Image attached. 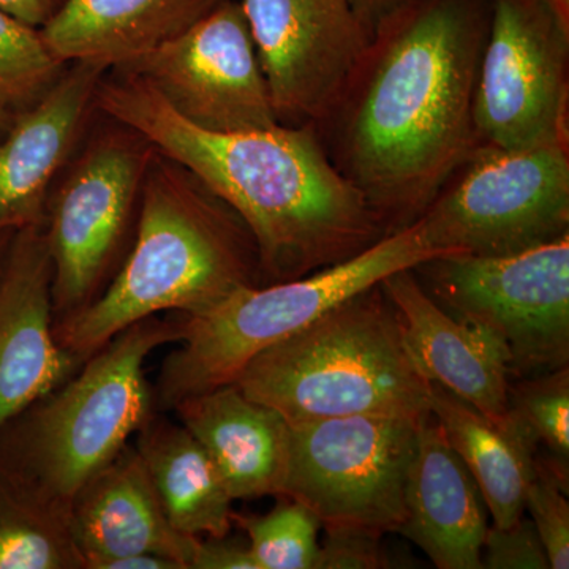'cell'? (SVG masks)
<instances>
[{
	"mask_svg": "<svg viewBox=\"0 0 569 569\" xmlns=\"http://www.w3.org/2000/svg\"><path fill=\"white\" fill-rule=\"evenodd\" d=\"M490 0H406L313 129L385 233L421 219L478 148L475 96Z\"/></svg>",
	"mask_w": 569,
	"mask_h": 569,
	"instance_id": "obj_1",
	"label": "cell"
},
{
	"mask_svg": "<svg viewBox=\"0 0 569 569\" xmlns=\"http://www.w3.org/2000/svg\"><path fill=\"white\" fill-rule=\"evenodd\" d=\"M96 104L244 222L257 247L261 284L342 263L387 236L366 198L331 162L313 126L209 132L129 71L100 81Z\"/></svg>",
	"mask_w": 569,
	"mask_h": 569,
	"instance_id": "obj_2",
	"label": "cell"
},
{
	"mask_svg": "<svg viewBox=\"0 0 569 569\" xmlns=\"http://www.w3.org/2000/svg\"><path fill=\"white\" fill-rule=\"evenodd\" d=\"M258 284L257 247L244 222L179 164L151 157L129 257L102 293L54 323L56 340L84 362L138 321L198 316Z\"/></svg>",
	"mask_w": 569,
	"mask_h": 569,
	"instance_id": "obj_3",
	"label": "cell"
},
{
	"mask_svg": "<svg viewBox=\"0 0 569 569\" xmlns=\"http://www.w3.org/2000/svg\"><path fill=\"white\" fill-rule=\"evenodd\" d=\"M179 340L178 317H151L112 337L50 395L0 427V481L69 512L82 486L156 413L148 356Z\"/></svg>",
	"mask_w": 569,
	"mask_h": 569,
	"instance_id": "obj_4",
	"label": "cell"
},
{
	"mask_svg": "<svg viewBox=\"0 0 569 569\" xmlns=\"http://www.w3.org/2000/svg\"><path fill=\"white\" fill-rule=\"evenodd\" d=\"M234 385L290 426L359 415L422 418L432 391L407 353L381 284L266 348Z\"/></svg>",
	"mask_w": 569,
	"mask_h": 569,
	"instance_id": "obj_5",
	"label": "cell"
},
{
	"mask_svg": "<svg viewBox=\"0 0 569 569\" xmlns=\"http://www.w3.org/2000/svg\"><path fill=\"white\" fill-rule=\"evenodd\" d=\"M447 254L427 244L415 223L301 279L241 288L198 316L174 313L181 347L164 358L152 388L157 411H171L187 397L234 383L266 348L302 331L387 277Z\"/></svg>",
	"mask_w": 569,
	"mask_h": 569,
	"instance_id": "obj_6",
	"label": "cell"
},
{
	"mask_svg": "<svg viewBox=\"0 0 569 569\" xmlns=\"http://www.w3.org/2000/svg\"><path fill=\"white\" fill-rule=\"evenodd\" d=\"M433 249L505 257L569 234V141L479 144L418 220Z\"/></svg>",
	"mask_w": 569,
	"mask_h": 569,
	"instance_id": "obj_7",
	"label": "cell"
},
{
	"mask_svg": "<svg viewBox=\"0 0 569 569\" xmlns=\"http://www.w3.org/2000/svg\"><path fill=\"white\" fill-rule=\"evenodd\" d=\"M413 271L437 305L496 337L509 378L569 366V234L505 257L447 254Z\"/></svg>",
	"mask_w": 569,
	"mask_h": 569,
	"instance_id": "obj_8",
	"label": "cell"
},
{
	"mask_svg": "<svg viewBox=\"0 0 569 569\" xmlns=\"http://www.w3.org/2000/svg\"><path fill=\"white\" fill-rule=\"evenodd\" d=\"M421 419L359 415L290 426L279 497L305 505L323 529L397 533Z\"/></svg>",
	"mask_w": 569,
	"mask_h": 569,
	"instance_id": "obj_9",
	"label": "cell"
},
{
	"mask_svg": "<svg viewBox=\"0 0 569 569\" xmlns=\"http://www.w3.org/2000/svg\"><path fill=\"white\" fill-rule=\"evenodd\" d=\"M473 116L479 144L569 141V28L549 0H490Z\"/></svg>",
	"mask_w": 569,
	"mask_h": 569,
	"instance_id": "obj_10",
	"label": "cell"
},
{
	"mask_svg": "<svg viewBox=\"0 0 569 569\" xmlns=\"http://www.w3.org/2000/svg\"><path fill=\"white\" fill-rule=\"evenodd\" d=\"M149 160L151 146L137 133L107 134L82 152L48 200L43 227L51 253L54 323L102 293Z\"/></svg>",
	"mask_w": 569,
	"mask_h": 569,
	"instance_id": "obj_11",
	"label": "cell"
},
{
	"mask_svg": "<svg viewBox=\"0 0 569 569\" xmlns=\"http://www.w3.org/2000/svg\"><path fill=\"white\" fill-rule=\"evenodd\" d=\"M121 70L151 82L178 114L209 132L280 126L238 0H227L181 36Z\"/></svg>",
	"mask_w": 569,
	"mask_h": 569,
	"instance_id": "obj_12",
	"label": "cell"
},
{
	"mask_svg": "<svg viewBox=\"0 0 569 569\" xmlns=\"http://www.w3.org/2000/svg\"><path fill=\"white\" fill-rule=\"evenodd\" d=\"M280 126H316L369 37L351 0H242Z\"/></svg>",
	"mask_w": 569,
	"mask_h": 569,
	"instance_id": "obj_13",
	"label": "cell"
},
{
	"mask_svg": "<svg viewBox=\"0 0 569 569\" xmlns=\"http://www.w3.org/2000/svg\"><path fill=\"white\" fill-rule=\"evenodd\" d=\"M43 224L13 231L0 260V427L82 365L56 340Z\"/></svg>",
	"mask_w": 569,
	"mask_h": 569,
	"instance_id": "obj_14",
	"label": "cell"
},
{
	"mask_svg": "<svg viewBox=\"0 0 569 569\" xmlns=\"http://www.w3.org/2000/svg\"><path fill=\"white\" fill-rule=\"evenodd\" d=\"M71 66L0 137V234L44 223L52 181L96 104L104 70Z\"/></svg>",
	"mask_w": 569,
	"mask_h": 569,
	"instance_id": "obj_15",
	"label": "cell"
},
{
	"mask_svg": "<svg viewBox=\"0 0 569 569\" xmlns=\"http://www.w3.org/2000/svg\"><path fill=\"white\" fill-rule=\"evenodd\" d=\"M413 269H402L380 284L395 306L407 353L418 372L486 417H503L511 381L503 347L486 329L437 305Z\"/></svg>",
	"mask_w": 569,
	"mask_h": 569,
	"instance_id": "obj_16",
	"label": "cell"
},
{
	"mask_svg": "<svg viewBox=\"0 0 569 569\" xmlns=\"http://www.w3.org/2000/svg\"><path fill=\"white\" fill-rule=\"evenodd\" d=\"M406 509V522L397 533L425 550L438 569L482 568L488 507L432 411L419 422Z\"/></svg>",
	"mask_w": 569,
	"mask_h": 569,
	"instance_id": "obj_17",
	"label": "cell"
},
{
	"mask_svg": "<svg viewBox=\"0 0 569 569\" xmlns=\"http://www.w3.org/2000/svg\"><path fill=\"white\" fill-rule=\"evenodd\" d=\"M84 569L133 553L167 557L190 569L198 538L171 526L137 448L127 447L82 486L69 511Z\"/></svg>",
	"mask_w": 569,
	"mask_h": 569,
	"instance_id": "obj_18",
	"label": "cell"
},
{
	"mask_svg": "<svg viewBox=\"0 0 569 569\" xmlns=\"http://www.w3.org/2000/svg\"><path fill=\"white\" fill-rule=\"evenodd\" d=\"M171 411L211 456L234 500L279 497L290 425L234 383L187 397Z\"/></svg>",
	"mask_w": 569,
	"mask_h": 569,
	"instance_id": "obj_19",
	"label": "cell"
},
{
	"mask_svg": "<svg viewBox=\"0 0 569 569\" xmlns=\"http://www.w3.org/2000/svg\"><path fill=\"white\" fill-rule=\"evenodd\" d=\"M227 0H63L40 29L59 62L107 70L181 36Z\"/></svg>",
	"mask_w": 569,
	"mask_h": 569,
	"instance_id": "obj_20",
	"label": "cell"
},
{
	"mask_svg": "<svg viewBox=\"0 0 569 569\" xmlns=\"http://www.w3.org/2000/svg\"><path fill=\"white\" fill-rule=\"evenodd\" d=\"M430 411L473 475L493 526L507 529L518 522L526 512L527 488L539 455L530 427L511 407L503 417L489 418L436 383Z\"/></svg>",
	"mask_w": 569,
	"mask_h": 569,
	"instance_id": "obj_21",
	"label": "cell"
},
{
	"mask_svg": "<svg viewBox=\"0 0 569 569\" xmlns=\"http://www.w3.org/2000/svg\"><path fill=\"white\" fill-rule=\"evenodd\" d=\"M167 518L186 537L220 538L233 526V498L211 456L181 425L152 415L134 443Z\"/></svg>",
	"mask_w": 569,
	"mask_h": 569,
	"instance_id": "obj_22",
	"label": "cell"
},
{
	"mask_svg": "<svg viewBox=\"0 0 569 569\" xmlns=\"http://www.w3.org/2000/svg\"><path fill=\"white\" fill-rule=\"evenodd\" d=\"M0 569H84L69 512L0 481Z\"/></svg>",
	"mask_w": 569,
	"mask_h": 569,
	"instance_id": "obj_23",
	"label": "cell"
},
{
	"mask_svg": "<svg viewBox=\"0 0 569 569\" xmlns=\"http://www.w3.org/2000/svg\"><path fill=\"white\" fill-rule=\"evenodd\" d=\"M40 29L0 10V107L20 112L31 107L62 74Z\"/></svg>",
	"mask_w": 569,
	"mask_h": 569,
	"instance_id": "obj_24",
	"label": "cell"
},
{
	"mask_svg": "<svg viewBox=\"0 0 569 569\" xmlns=\"http://www.w3.org/2000/svg\"><path fill=\"white\" fill-rule=\"evenodd\" d=\"M264 516H236L249 537V549L258 569H316L318 530L321 522L305 505L282 497Z\"/></svg>",
	"mask_w": 569,
	"mask_h": 569,
	"instance_id": "obj_25",
	"label": "cell"
},
{
	"mask_svg": "<svg viewBox=\"0 0 569 569\" xmlns=\"http://www.w3.org/2000/svg\"><path fill=\"white\" fill-rule=\"evenodd\" d=\"M508 403L548 451L552 473L569 486V367L509 381Z\"/></svg>",
	"mask_w": 569,
	"mask_h": 569,
	"instance_id": "obj_26",
	"label": "cell"
},
{
	"mask_svg": "<svg viewBox=\"0 0 569 569\" xmlns=\"http://www.w3.org/2000/svg\"><path fill=\"white\" fill-rule=\"evenodd\" d=\"M526 511L545 546L549 568H569L568 488L538 455L537 470L526 493Z\"/></svg>",
	"mask_w": 569,
	"mask_h": 569,
	"instance_id": "obj_27",
	"label": "cell"
},
{
	"mask_svg": "<svg viewBox=\"0 0 569 569\" xmlns=\"http://www.w3.org/2000/svg\"><path fill=\"white\" fill-rule=\"evenodd\" d=\"M481 563L488 569H549L545 546L526 516L507 529L489 526L482 542Z\"/></svg>",
	"mask_w": 569,
	"mask_h": 569,
	"instance_id": "obj_28",
	"label": "cell"
},
{
	"mask_svg": "<svg viewBox=\"0 0 569 569\" xmlns=\"http://www.w3.org/2000/svg\"><path fill=\"white\" fill-rule=\"evenodd\" d=\"M325 545L318 550L316 569L387 568L381 549L383 535L358 527H325Z\"/></svg>",
	"mask_w": 569,
	"mask_h": 569,
	"instance_id": "obj_29",
	"label": "cell"
},
{
	"mask_svg": "<svg viewBox=\"0 0 569 569\" xmlns=\"http://www.w3.org/2000/svg\"><path fill=\"white\" fill-rule=\"evenodd\" d=\"M190 569H258L249 542L241 539L198 538Z\"/></svg>",
	"mask_w": 569,
	"mask_h": 569,
	"instance_id": "obj_30",
	"label": "cell"
},
{
	"mask_svg": "<svg viewBox=\"0 0 569 569\" xmlns=\"http://www.w3.org/2000/svg\"><path fill=\"white\" fill-rule=\"evenodd\" d=\"M63 0H0V10L18 21L41 29L61 9Z\"/></svg>",
	"mask_w": 569,
	"mask_h": 569,
	"instance_id": "obj_31",
	"label": "cell"
},
{
	"mask_svg": "<svg viewBox=\"0 0 569 569\" xmlns=\"http://www.w3.org/2000/svg\"><path fill=\"white\" fill-rule=\"evenodd\" d=\"M403 2L406 0H351V7H353L356 17H358L367 37L370 39L378 22Z\"/></svg>",
	"mask_w": 569,
	"mask_h": 569,
	"instance_id": "obj_32",
	"label": "cell"
},
{
	"mask_svg": "<svg viewBox=\"0 0 569 569\" xmlns=\"http://www.w3.org/2000/svg\"><path fill=\"white\" fill-rule=\"evenodd\" d=\"M97 569H183L178 561L151 553H133V556L116 557L103 561Z\"/></svg>",
	"mask_w": 569,
	"mask_h": 569,
	"instance_id": "obj_33",
	"label": "cell"
},
{
	"mask_svg": "<svg viewBox=\"0 0 569 569\" xmlns=\"http://www.w3.org/2000/svg\"><path fill=\"white\" fill-rule=\"evenodd\" d=\"M549 3L553 7L556 13L559 14L563 24H567L569 28V0H549Z\"/></svg>",
	"mask_w": 569,
	"mask_h": 569,
	"instance_id": "obj_34",
	"label": "cell"
},
{
	"mask_svg": "<svg viewBox=\"0 0 569 569\" xmlns=\"http://www.w3.org/2000/svg\"><path fill=\"white\" fill-rule=\"evenodd\" d=\"M13 112L7 111L6 108L0 107V137L9 129Z\"/></svg>",
	"mask_w": 569,
	"mask_h": 569,
	"instance_id": "obj_35",
	"label": "cell"
},
{
	"mask_svg": "<svg viewBox=\"0 0 569 569\" xmlns=\"http://www.w3.org/2000/svg\"><path fill=\"white\" fill-rule=\"evenodd\" d=\"M11 233L0 234V260H2L3 250H6L7 242H9Z\"/></svg>",
	"mask_w": 569,
	"mask_h": 569,
	"instance_id": "obj_36",
	"label": "cell"
}]
</instances>
